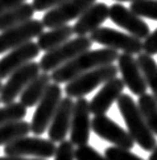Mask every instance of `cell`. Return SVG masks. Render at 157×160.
I'll return each mask as SVG.
<instances>
[{"label":"cell","instance_id":"cell-1","mask_svg":"<svg viewBox=\"0 0 157 160\" xmlns=\"http://www.w3.org/2000/svg\"><path fill=\"white\" fill-rule=\"evenodd\" d=\"M117 57H119V53L115 49H88L86 52L75 56L69 62L61 65L55 70H53L50 73V79L58 85L67 83L82 73H86L99 66L114 64L117 60Z\"/></svg>","mask_w":157,"mask_h":160},{"label":"cell","instance_id":"cell-2","mask_svg":"<svg viewBox=\"0 0 157 160\" xmlns=\"http://www.w3.org/2000/svg\"><path fill=\"white\" fill-rule=\"evenodd\" d=\"M116 103L126 122V126L128 128L127 131L132 136L135 143L140 146V148H143L144 151L152 152L157 146V139L156 135L149 130L147 123H145L137 103H135L133 98L128 94H121L117 98Z\"/></svg>","mask_w":157,"mask_h":160},{"label":"cell","instance_id":"cell-3","mask_svg":"<svg viewBox=\"0 0 157 160\" xmlns=\"http://www.w3.org/2000/svg\"><path fill=\"white\" fill-rule=\"evenodd\" d=\"M119 69L114 64L99 66L73 78L65 86V94L70 98H83L108 79L117 77Z\"/></svg>","mask_w":157,"mask_h":160},{"label":"cell","instance_id":"cell-4","mask_svg":"<svg viewBox=\"0 0 157 160\" xmlns=\"http://www.w3.org/2000/svg\"><path fill=\"white\" fill-rule=\"evenodd\" d=\"M91 47L93 41L87 36H77L75 38H70L66 42L58 45L57 48L45 52L38 62L40 69L42 73H52L61 65L73 60L75 56L91 49Z\"/></svg>","mask_w":157,"mask_h":160},{"label":"cell","instance_id":"cell-5","mask_svg":"<svg viewBox=\"0 0 157 160\" xmlns=\"http://www.w3.org/2000/svg\"><path fill=\"white\" fill-rule=\"evenodd\" d=\"M90 40L95 44L102 45L103 48L121 50L123 53H128L132 56L143 52V40L135 37L130 33H123L107 27H100L97 31L90 33Z\"/></svg>","mask_w":157,"mask_h":160},{"label":"cell","instance_id":"cell-6","mask_svg":"<svg viewBox=\"0 0 157 160\" xmlns=\"http://www.w3.org/2000/svg\"><path fill=\"white\" fill-rule=\"evenodd\" d=\"M62 99V89L58 83H50L45 94L38 101L36 111L31 122V132L35 135H42L48 130L50 121Z\"/></svg>","mask_w":157,"mask_h":160},{"label":"cell","instance_id":"cell-7","mask_svg":"<svg viewBox=\"0 0 157 160\" xmlns=\"http://www.w3.org/2000/svg\"><path fill=\"white\" fill-rule=\"evenodd\" d=\"M55 143L50 139L38 136H22L4 146L7 156H35L38 159H49L55 153Z\"/></svg>","mask_w":157,"mask_h":160},{"label":"cell","instance_id":"cell-8","mask_svg":"<svg viewBox=\"0 0 157 160\" xmlns=\"http://www.w3.org/2000/svg\"><path fill=\"white\" fill-rule=\"evenodd\" d=\"M40 64L38 62H28V64L22 65L17 70H15L8 77L7 82H5L2 90H0V103L8 105L15 102L16 98H19L20 94L22 93L32 79H35L38 74H40Z\"/></svg>","mask_w":157,"mask_h":160},{"label":"cell","instance_id":"cell-9","mask_svg":"<svg viewBox=\"0 0 157 160\" xmlns=\"http://www.w3.org/2000/svg\"><path fill=\"white\" fill-rule=\"evenodd\" d=\"M97 0H66L57 7L49 9L42 16L41 22L44 28H55L69 24L71 20L78 19L85 11Z\"/></svg>","mask_w":157,"mask_h":160},{"label":"cell","instance_id":"cell-10","mask_svg":"<svg viewBox=\"0 0 157 160\" xmlns=\"http://www.w3.org/2000/svg\"><path fill=\"white\" fill-rule=\"evenodd\" d=\"M91 130L100 139L112 143L115 147L124 148V150H132L135 147V140L132 139L130 132L121 128L106 114L94 115L91 119Z\"/></svg>","mask_w":157,"mask_h":160},{"label":"cell","instance_id":"cell-11","mask_svg":"<svg viewBox=\"0 0 157 160\" xmlns=\"http://www.w3.org/2000/svg\"><path fill=\"white\" fill-rule=\"evenodd\" d=\"M44 32L41 20L31 19L20 25L0 32V54L9 52L11 49L20 47L21 44L38 37Z\"/></svg>","mask_w":157,"mask_h":160},{"label":"cell","instance_id":"cell-12","mask_svg":"<svg viewBox=\"0 0 157 160\" xmlns=\"http://www.w3.org/2000/svg\"><path fill=\"white\" fill-rule=\"evenodd\" d=\"M91 112H90L88 101L77 98L73 106L71 122H70V142L73 146H85L88 143L90 131H91Z\"/></svg>","mask_w":157,"mask_h":160},{"label":"cell","instance_id":"cell-13","mask_svg":"<svg viewBox=\"0 0 157 160\" xmlns=\"http://www.w3.org/2000/svg\"><path fill=\"white\" fill-rule=\"evenodd\" d=\"M108 19L117 27L124 28L130 35L140 40H144L150 33L149 25L143 20V18L133 13L130 8H126L120 3H115L110 7Z\"/></svg>","mask_w":157,"mask_h":160},{"label":"cell","instance_id":"cell-14","mask_svg":"<svg viewBox=\"0 0 157 160\" xmlns=\"http://www.w3.org/2000/svg\"><path fill=\"white\" fill-rule=\"evenodd\" d=\"M37 56H40V48L32 40L21 44L17 48L11 49L0 60V79L8 78L15 70L35 60Z\"/></svg>","mask_w":157,"mask_h":160},{"label":"cell","instance_id":"cell-15","mask_svg":"<svg viewBox=\"0 0 157 160\" xmlns=\"http://www.w3.org/2000/svg\"><path fill=\"white\" fill-rule=\"evenodd\" d=\"M117 69L121 73V79L124 82L126 88L130 89L135 95H143L147 93V82L143 76L141 70L137 65L136 58L132 54L121 53L117 57Z\"/></svg>","mask_w":157,"mask_h":160},{"label":"cell","instance_id":"cell-16","mask_svg":"<svg viewBox=\"0 0 157 160\" xmlns=\"http://www.w3.org/2000/svg\"><path fill=\"white\" fill-rule=\"evenodd\" d=\"M124 88H126V85L123 82V79L119 77H114L108 79L107 82H104L102 89L88 102L90 112L93 115L106 114L110 110V107L114 105V102H116L117 98L123 94Z\"/></svg>","mask_w":157,"mask_h":160},{"label":"cell","instance_id":"cell-17","mask_svg":"<svg viewBox=\"0 0 157 160\" xmlns=\"http://www.w3.org/2000/svg\"><path fill=\"white\" fill-rule=\"evenodd\" d=\"M74 102L70 97H62L59 105L55 110L54 115L50 121L48 127L49 139L54 143H61L65 140L70 131V122H71V112Z\"/></svg>","mask_w":157,"mask_h":160},{"label":"cell","instance_id":"cell-18","mask_svg":"<svg viewBox=\"0 0 157 160\" xmlns=\"http://www.w3.org/2000/svg\"><path fill=\"white\" fill-rule=\"evenodd\" d=\"M110 7L104 3L95 2L83 12L77 22L73 25V32L77 36H87L98 28L103 25V22L108 19Z\"/></svg>","mask_w":157,"mask_h":160},{"label":"cell","instance_id":"cell-19","mask_svg":"<svg viewBox=\"0 0 157 160\" xmlns=\"http://www.w3.org/2000/svg\"><path fill=\"white\" fill-rule=\"evenodd\" d=\"M50 81L52 79H50L49 73H40L22 90V93L20 94V103L24 105L26 108L36 106L38 101L41 99V97L45 94L46 89L49 88Z\"/></svg>","mask_w":157,"mask_h":160},{"label":"cell","instance_id":"cell-20","mask_svg":"<svg viewBox=\"0 0 157 160\" xmlns=\"http://www.w3.org/2000/svg\"><path fill=\"white\" fill-rule=\"evenodd\" d=\"M74 35L73 32V27L69 24L59 25L55 28H50L48 32H42L40 36L37 37V45L40 50L48 52L54 48H57L58 45L66 42L67 40H70L71 36Z\"/></svg>","mask_w":157,"mask_h":160},{"label":"cell","instance_id":"cell-21","mask_svg":"<svg viewBox=\"0 0 157 160\" xmlns=\"http://www.w3.org/2000/svg\"><path fill=\"white\" fill-rule=\"evenodd\" d=\"M35 8L29 3H22L15 8H11L5 12L0 13V32H3L9 28L20 25L22 22L33 19L35 15Z\"/></svg>","mask_w":157,"mask_h":160},{"label":"cell","instance_id":"cell-22","mask_svg":"<svg viewBox=\"0 0 157 160\" xmlns=\"http://www.w3.org/2000/svg\"><path fill=\"white\" fill-rule=\"evenodd\" d=\"M136 61L145 78L147 86L150 88V90L153 93L152 95L155 97V99L157 102V64H156V61L153 60L152 56L145 54L144 52L137 54Z\"/></svg>","mask_w":157,"mask_h":160},{"label":"cell","instance_id":"cell-23","mask_svg":"<svg viewBox=\"0 0 157 160\" xmlns=\"http://www.w3.org/2000/svg\"><path fill=\"white\" fill-rule=\"evenodd\" d=\"M31 123L25 121H15L9 123H4L0 126V146H5L22 136L29 135Z\"/></svg>","mask_w":157,"mask_h":160},{"label":"cell","instance_id":"cell-24","mask_svg":"<svg viewBox=\"0 0 157 160\" xmlns=\"http://www.w3.org/2000/svg\"><path fill=\"white\" fill-rule=\"evenodd\" d=\"M137 106L149 130L157 136V102L155 97L152 94L144 93L139 97Z\"/></svg>","mask_w":157,"mask_h":160},{"label":"cell","instance_id":"cell-25","mask_svg":"<svg viewBox=\"0 0 157 160\" xmlns=\"http://www.w3.org/2000/svg\"><path fill=\"white\" fill-rule=\"evenodd\" d=\"M26 115V107L20 102H12V103L4 105L0 107V126L4 123L21 121Z\"/></svg>","mask_w":157,"mask_h":160},{"label":"cell","instance_id":"cell-26","mask_svg":"<svg viewBox=\"0 0 157 160\" xmlns=\"http://www.w3.org/2000/svg\"><path fill=\"white\" fill-rule=\"evenodd\" d=\"M130 9L140 18L157 21V0H136L131 3Z\"/></svg>","mask_w":157,"mask_h":160},{"label":"cell","instance_id":"cell-27","mask_svg":"<svg viewBox=\"0 0 157 160\" xmlns=\"http://www.w3.org/2000/svg\"><path fill=\"white\" fill-rule=\"evenodd\" d=\"M104 156L108 160H143L141 158L132 153L130 150H124V148H119L115 146L106 148Z\"/></svg>","mask_w":157,"mask_h":160},{"label":"cell","instance_id":"cell-28","mask_svg":"<svg viewBox=\"0 0 157 160\" xmlns=\"http://www.w3.org/2000/svg\"><path fill=\"white\" fill-rule=\"evenodd\" d=\"M74 159L75 160H108L106 156L100 155V153L93 148L91 146H79L74 150Z\"/></svg>","mask_w":157,"mask_h":160},{"label":"cell","instance_id":"cell-29","mask_svg":"<svg viewBox=\"0 0 157 160\" xmlns=\"http://www.w3.org/2000/svg\"><path fill=\"white\" fill-rule=\"evenodd\" d=\"M54 160H75L74 159V146L70 140H62L55 148Z\"/></svg>","mask_w":157,"mask_h":160},{"label":"cell","instance_id":"cell-30","mask_svg":"<svg viewBox=\"0 0 157 160\" xmlns=\"http://www.w3.org/2000/svg\"><path fill=\"white\" fill-rule=\"evenodd\" d=\"M143 52L145 54L152 56V57L155 54H157V28L144 38V41H143Z\"/></svg>","mask_w":157,"mask_h":160},{"label":"cell","instance_id":"cell-31","mask_svg":"<svg viewBox=\"0 0 157 160\" xmlns=\"http://www.w3.org/2000/svg\"><path fill=\"white\" fill-rule=\"evenodd\" d=\"M66 2V0H33V8L36 12H46V11L57 7L58 4Z\"/></svg>","mask_w":157,"mask_h":160},{"label":"cell","instance_id":"cell-32","mask_svg":"<svg viewBox=\"0 0 157 160\" xmlns=\"http://www.w3.org/2000/svg\"><path fill=\"white\" fill-rule=\"evenodd\" d=\"M26 0H0V13L2 12H5L11 8H15L17 5L25 3Z\"/></svg>","mask_w":157,"mask_h":160},{"label":"cell","instance_id":"cell-33","mask_svg":"<svg viewBox=\"0 0 157 160\" xmlns=\"http://www.w3.org/2000/svg\"><path fill=\"white\" fill-rule=\"evenodd\" d=\"M0 160H46V159H38V158H35V159H29V158H24V156H0Z\"/></svg>","mask_w":157,"mask_h":160},{"label":"cell","instance_id":"cell-34","mask_svg":"<svg viewBox=\"0 0 157 160\" xmlns=\"http://www.w3.org/2000/svg\"><path fill=\"white\" fill-rule=\"evenodd\" d=\"M149 160H157V146L155 147V150L152 151V153H150Z\"/></svg>","mask_w":157,"mask_h":160},{"label":"cell","instance_id":"cell-35","mask_svg":"<svg viewBox=\"0 0 157 160\" xmlns=\"http://www.w3.org/2000/svg\"><path fill=\"white\" fill-rule=\"evenodd\" d=\"M114 2H119V3H123V2H124V3H126V2H131V3H132V2H136V0H114Z\"/></svg>","mask_w":157,"mask_h":160},{"label":"cell","instance_id":"cell-36","mask_svg":"<svg viewBox=\"0 0 157 160\" xmlns=\"http://www.w3.org/2000/svg\"><path fill=\"white\" fill-rule=\"evenodd\" d=\"M2 86H3V83H2V79H0V90H2Z\"/></svg>","mask_w":157,"mask_h":160}]
</instances>
